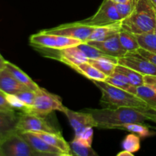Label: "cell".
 I'll return each instance as SVG.
<instances>
[{"label":"cell","instance_id":"obj_38","mask_svg":"<svg viewBox=\"0 0 156 156\" xmlns=\"http://www.w3.org/2000/svg\"><path fill=\"white\" fill-rule=\"evenodd\" d=\"M148 120H151V121L154 122L156 123V112H149L148 114Z\"/></svg>","mask_w":156,"mask_h":156},{"label":"cell","instance_id":"obj_13","mask_svg":"<svg viewBox=\"0 0 156 156\" xmlns=\"http://www.w3.org/2000/svg\"><path fill=\"white\" fill-rule=\"evenodd\" d=\"M18 133L30 144V146L35 151L41 153L44 156L66 155L62 150L49 144L48 143L43 140L34 133L23 132Z\"/></svg>","mask_w":156,"mask_h":156},{"label":"cell","instance_id":"obj_6","mask_svg":"<svg viewBox=\"0 0 156 156\" xmlns=\"http://www.w3.org/2000/svg\"><path fill=\"white\" fill-rule=\"evenodd\" d=\"M0 146L4 156H44L35 151L18 132L5 139Z\"/></svg>","mask_w":156,"mask_h":156},{"label":"cell","instance_id":"obj_34","mask_svg":"<svg viewBox=\"0 0 156 156\" xmlns=\"http://www.w3.org/2000/svg\"><path fill=\"white\" fill-rule=\"evenodd\" d=\"M134 52H136V53H139L140 56L146 58V59H148V60L150 61L151 62H152L154 65L156 66V53H152V52L149 51V50H145V49L141 48V47H140L138 50H136V51Z\"/></svg>","mask_w":156,"mask_h":156},{"label":"cell","instance_id":"obj_1","mask_svg":"<svg viewBox=\"0 0 156 156\" xmlns=\"http://www.w3.org/2000/svg\"><path fill=\"white\" fill-rule=\"evenodd\" d=\"M98 123V127L105 129H116L120 125L129 123H143L148 120L150 111L136 108L120 107L114 109H88Z\"/></svg>","mask_w":156,"mask_h":156},{"label":"cell","instance_id":"obj_27","mask_svg":"<svg viewBox=\"0 0 156 156\" xmlns=\"http://www.w3.org/2000/svg\"><path fill=\"white\" fill-rule=\"evenodd\" d=\"M116 129L129 131L132 133L137 134L139 136L142 137V138H145V137L149 136L151 135V132L148 129L147 126L140 123H125V124H122L117 126Z\"/></svg>","mask_w":156,"mask_h":156},{"label":"cell","instance_id":"obj_26","mask_svg":"<svg viewBox=\"0 0 156 156\" xmlns=\"http://www.w3.org/2000/svg\"><path fill=\"white\" fill-rule=\"evenodd\" d=\"M136 96L144 101L152 109L156 105V92L148 85H143L136 87Z\"/></svg>","mask_w":156,"mask_h":156},{"label":"cell","instance_id":"obj_29","mask_svg":"<svg viewBox=\"0 0 156 156\" xmlns=\"http://www.w3.org/2000/svg\"><path fill=\"white\" fill-rule=\"evenodd\" d=\"M88 62H89L91 65L95 67L97 69L103 73L107 76H111L115 70V67L117 64L111 62V61L106 60V59H88Z\"/></svg>","mask_w":156,"mask_h":156},{"label":"cell","instance_id":"obj_30","mask_svg":"<svg viewBox=\"0 0 156 156\" xmlns=\"http://www.w3.org/2000/svg\"><path fill=\"white\" fill-rule=\"evenodd\" d=\"M122 147L124 150L128 151L133 154L138 152L141 147L140 136L135 133L127 135L122 143Z\"/></svg>","mask_w":156,"mask_h":156},{"label":"cell","instance_id":"obj_21","mask_svg":"<svg viewBox=\"0 0 156 156\" xmlns=\"http://www.w3.org/2000/svg\"><path fill=\"white\" fill-rule=\"evenodd\" d=\"M72 69L91 81H105L108 77L106 75L99 71L88 62H82L79 65L73 66Z\"/></svg>","mask_w":156,"mask_h":156},{"label":"cell","instance_id":"obj_3","mask_svg":"<svg viewBox=\"0 0 156 156\" xmlns=\"http://www.w3.org/2000/svg\"><path fill=\"white\" fill-rule=\"evenodd\" d=\"M93 83L100 89L101 92V101L116 108H136L144 111H152L149 105L136 95L121 88L110 85L105 81L93 80Z\"/></svg>","mask_w":156,"mask_h":156},{"label":"cell","instance_id":"obj_20","mask_svg":"<svg viewBox=\"0 0 156 156\" xmlns=\"http://www.w3.org/2000/svg\"><path fill=\"white\" fill-rule=\"evenodd\" d=\"M5 68L12 73V76L18 82H20L21 84L25 85L29 89L32 90V91H37V90L40 88V87L24 71H22L19 67H18L15 64L7 61L5 64Z\"/></svg>","mask_w":156,"mask_h":156},{"label":"cell","instance_id":"obj_14","mask_svg":"<svg viewBox=\"0 0 156 156\" xmlns=\"http://www.w3.org/2000/svg\"><path fill=\"white\" fill-rule=\"evenodd\" d=\"M85 43L91 46H94L96 48L101 50L105 54L113 56V57H116L117 59L125 56L127 53V52L124 50L123 46L120 44L118 34L109 39L105 40V41H88Z\"/></svg>","mask_w":156,"mask_h":156},{"label":"cell","instance_id":"obj_16","mask_svg":"<svg viewBox=\"0 0 156 156\" xmlns=\"http://www.w3.org/2000/svg\"><path fill=\"white\" fill-rule=\"evenodd\" d=\"M29 89L18 82L6 68L0 72V90L8 94H16L20 91Z\"/></svg>","mask_w":156,"mask_h":156},{"label":"cell","instance_id":"obj_43","mask_svg":"<svg viewBox=\"0 0 156 156\" xmlns=\"http://www.w3.org/2000/svg\"><path fill=\"white\" fill-rule=\"evenodd\" d=\"M0 156H4V154H3L2 150L1 149V146H0Z\"/></svg>","mask_w":156,"mask_h":156},{"label":"cell","instance_id":"obj_11","mask_svg":"<svg viewBox=\"0 0 156 156\" xmlns=\"http://www.w3.org/2000/svg\"><path fill=\"white\" fill-rule=\"evenodd\" d=\"M69 121L70 125L74 129L75 137H78L86 127H98V123L95 121L91 113L77 112L72 111L65 107L62 111Z\"/></svg>","mask_w":156,"mask_h":156},{"label":"cell","instance_id":"obj_12","mask_svg":"<svg viewBox=\"0 0 156 156\" xmlns=\"http://www.w3.org/2000/svg\"><path fill=\"white\" fill-rule=\"evenodd\" d=\"M51 50H53V53H51V51L49 50L50 53L48 56L50 57L57 59L71 68L82 62H88V59L87 56L84 54L80 49L78 48L77 46L62 49V50H53V49Z\"/></svg>","mask_w":156,"mask_h":156},{"label":"cell","instance_id":"obj_23","mask_svg":"<svg viewBox=\"0 0 156 156\" xmlns=\"http://www.w3.org/2000/svg\"><path fill=\"white\" fill-rule=\"evenodd\" d=\"M72 154L77 156H96L98 154L93 150L91 145L79 137H75L69 143Z\"/></svg>","mask_w":156,"mask_h":156},{"label":"cell","instance_id":"obj_31","mask_svg":"<svg viewBox=\"0 0 156 156\" xmlns=\"http://www.w3.org/2000/svg\"><path fill=\"white\" fill-rule=\"evenodd\" d=\"M15 95L25 105L26 110L24 112H26L33 105L35 97H36V91L27 89L25 91H20V92L17 93Z\"/></svg>","mask_w":156,"mask_h":156},{"label":"cell","instance_id":"obj_19","mask_svg":"<svg viewBox=\"0 0 156 156\" xmlns=\"http://www.w3.org/2000/svg\"><path fill=\"white\" fill-rule=\"evenodd\" d=\"M105 82L113 86L121 88L131 94L136 95V86L132 85L128 78L122 73L114 71L111 76L107 77Z\"/></svg>","mask_w":156,"mask_h":156},{"label":"cell","instance_id":"obj_41","mask_svg":"<svg viewBox=\"0 0 156 156\" xmlns=\"http://www.w3.org/2000/svg\"><path fill=\"white\" fill-rule=\"evenodd\" d=\"M111 1H112L115 4H124V3L129 2L130 0H111Z\"/></svg>","mask_w":156,"mask_h":156},{"label":"cell","instance_id":"obj_40","mask_svg":"<svg viewBox=\"0 0 156 156\" xmlns=\"http://www.w3.org/2000/svg\"><path fill=\"white\" fill-rule=\"evenodd\" d=\"M117 156H133V154L123 149L122 152H119V153L117 154Z\"/></svg>","mask_w":156,"mask_h":156},{"label":"cell","instance_id":"obj_18","mask_svg":"<svg viewBox=\"0 0 156 156\" xmlns=\"http://www.w3.org/2000/svg\"><path fill=\"white\" fill-rule=\"evenodd\" d=\"M37 136L44 140L45 142L48 143L49 144L55 146L57 149L62 150L66 155H72L71 149L70 146L65 140L60 133H48V132H37L34 133Z\"/></svg>","mask_w":156,"mask_h":156},{"label":"cell","instance_id":"obj_17","mask_svg":"<svg viewBox=\"0 0 156 156\" xmlns=\"http://www.w3.org/2000/svg\"><path fill=\"white\" fill-rule=\"evenodd\" d=\"M120 28H121V22L115 23V24H109V25L94 27V29L91 32L90 36L88 37L86 42L88 41H102L109 39L118 34Z\"/></svg>","mask_w":156,"mask_h":156},{"label":"cell","instance_id":"obj_44","mask_svg":"<svg viewBox=\"0 0 156 156\" xmlns=\"http://www.w3.org/2000/svg\"><path fill=\"white\" fill-rule=\"evenodd\" d=\"M152 111H155V112H156V105H155V107H154L153 108H152Z\"/></svg>","mask_w":156,"mask_h":156},{"label":"cell","instance_id":"obj_24","mask_svg":"<svg viewBox=\"0 0 156 156\" xmlns=\"http://www.w3.org/2000/svg\"><path fill=\"white\" fill-rule=\"evenodd\" d=\"M118 35L120 44L127 53L136 51L140 47L136 34H134L124 30L121 27L120 31H119Z\"/></svg>","mask_w":156,"mask_h":156},{"label":"cell","instance_id":"obj_42","mask_svg":"<svg viewBox=\"0 0 156 156\" xmlns=\"http://www.w3.org/2000/svg\"><path fill=\"white\" fill-rule=\"evenodd\" d=\"M149 1L152 3V5L155 6V8L156 9V0H149Z\"/></svg>","mask_w":156,"mask_h":156},{"label":"cell","instance_id":"obj_4","mask_svg":"<svg viewBox=\"0 0 156 156\" xmlns=\"http://www.w3.org/2000/svg\"><path fill=\"white\" fill-rule=\"evenodd\" d=\"M65 106H63L62 100L59 96L40 87L39 89L36 91V97L33 105L25 113L46 117L54 111L62 112Z\"/></svg>","mask_w":156,"mask_h":156},{"label":"cell","instance_id":"obj_37","mask_svg":"<svg viewBox=\"0 0 156 156\" xmlns=\"http://www.w3.org/2000/svg\"><path fill=\"white\" fill-rule=\"evenodd\" d=\"M145 85H148L156 92V76H144Z\"/></svg>","mask_w":156,"mask_h":156},{"label":"cell","instance_id":"obj_5","mask_svg":"<svg viewBox=\"0 0 156 156\" xmlns=\"http://www.w3.org/2000/svg\"><path fill=\"white\" fill-rule=\"evenodd\" d=\"M30 44L37 48L62 50L71 47H76L82 44V41L76 38L62 35L44 33L41 31L30 37Z\"/></svg>","mask_w":156,"mask_h":156},{"label":"cell","instance_id":"obj_28","mask_svg":"<svg viewBox=\"0 0 156 156\" xmlns=\"http://www.w3.org/2000/svg\"><path fill=\"white\" fill-rule=\"evenodd\" d=\"M141 48L156 53V34L155 33L136 34Z\"/></svg>","mask_w":156,"mask_h":156},{"label":"cell","instance_id":"obj_10","mask_svg":"<svg viewBox=\"0 0 156 156\" xmlns=\"http://www.w3.org/2000/svg\"><path fill=\"white\" fill-rule=\"evenodd\" d=\"M117 64L129 67L143 76H156V66L136 52H129L125 56L118 58Z\"/></svg>","mask_w":156,"mask_h":156},{"label":"cell","instance_id":"obj_33","mask_svg":"<svg viewBox=\"0 0 156 156\" xmlns=\"http://www.w3.org/2000/svg\"><path fill=\"white\" fill-rule=\"evenodd\" d=\"M6 98L9 103L14 110H20V111H22V112H24L26 110L25 105L15 94H6Z\"/></svg>","mask_w":156,"mask_h":156},{"label":"cell","instance_id":"obj_45","mask_svg":"<svg viewBox=\"0 0 156 156\" xmlns=\"http://www.w3.org/2000/svg\"><path fill=\"white\" fill-rule=\"evenodd\" d=\"M154 33H155V34H156V26H155V31H154Z\"/></svg>","mask_w":156,"mask_h":156},{"label":"cell","instance_id":"obj_46","mask_svg":"<svg viewBox=\"0 0 156 156\" xmlns=\"http://www.w3.org/2000/svg\"><path fill=\"white\" fill-rule=\"evenodd\" d=\"M0 72H1V69H0Z\"/></svg>","mask_w":156,"mask_h":156},{"label":"cell","instance_id":"obj_32","mask_svg":"<svg viewBox=\"0 0 156 156\" xmlns=\"http://www.w3.org/2000/svg\"><path fill=\"white\" fill-rule=\"evenodd\" d=\"M117 7V12L120 15V18L123 21V19L129 16L133 12L134 6V0H130L128 2L124 3V4H115Z\"/></svg>","mask_w":156,"mask_h":156},{"label":"cell","instance_id":"obj_2","mask_svg":"<svg viewBox=\"0 0 156 156\" xmlns=\"http://www.w3.org/2000/svg\"><path fill=\"white\" fill-rule=\"evenodd\" d=\"M156 9L149 0H134L132 13L121 21V27L134 34L154 33Z\"/></svg>","mask_w":156,"mask_h":156},{"label":"cell","instance_id":"obj_25","mask_svg":"<svg viewBox=\"0 0 156 156\" xmlns=\"http://www.w3.org/2000/svg\"><path fill=\"white\" fill-rule=\"evenodd\" d=\"M114 71L118 72V73H120L124 75V76H126L129 80L130 83L132 85H135V86L138 87L140 86V85H145L144 76L142 75L141 73L129 68V67L117 64Z\"/></svg>","mask_w":156,"mask_h":156},{"label":"cell","instance_id":"obj_36","mask_svg":"<svg viewBox=\"0 0 156 156\" xmlns=\"http://www.w3.org/2000/svg\"><path fill=\"white\" fill-rule=\"evenodd\" d=\"M0 111H15L6 98V94L0 90Z\"/></svg>","mask_w":156,"mask_h":156},{"label":"cell","instance_id":"obj_39","mask_svg":"<svg viewBox=\"0 0 156 156\" xmlns=\"http://www.w3.org/2000/svg\"><path fill=\"white\" fill-rule=\"evenodd\" d=\"M6 62H7V60H5V59L3 58V56L0 54V69L2 70L3 69L5 68Z\"/></svg>","mask_w":156,"mask_h":156},{"label":"cell","instance_id":"obj_9","mask_svg":"<svg viewBox=\"0 0 156 156\" xmlns=\"http://www.w3.org/2000/svg\"><path fill=\"white\" fill-rule=\"evenodd\" d=\"M94 29V26L87 25V24H82L80 21H77V22L61 24L57 27L45 29L41 31L44 33L62 35V36L76 38V39L80 40L82 42H86L88 37L90 36Z\"/></svg>","mask_w":156,"mask_h":156},{"label":"cell","instance_id":"obj_7","mask_svg":"<svg viewBox=\"0 0 156 156\" xmlns=\"http://www.w3.org/2000/svg\"><path fill=\"white\" fill-rule=\"evenodd\" d=\"M121 21L115 3L111 0H104L94 15L87 19L80 21V22L87 25L98 27L121 22Z\"/></svg>","mask_w":156,"mask_h":156},{"label":"cell","instance_id":"obj_35","mask_svg":"<svg viewBox=\"0 0 156 156\" xmlns=\"http://www.w3.org/2000/svg\"><path fill=\"white\" fill-rule=\"evenodd\" d=\"M93 127L91 126H88L86 127L83 131L82 132V133L78 137L82 139L83 140H85V142L88 143L89 145L91 146V143H92V139H93Z\"/></svg>","mask_w":156,"mask_h":156},{"label":"cell","instance_id":"obj_22","mask_svg":"<svg viewBox=\"0 0 156 156\" xmlns=\"http://www.w3.org/2000/svg\"><path fill=\"white\" fill-rule=\"evenodd\" d=\"M78 48L80 49L84 54L87 56L88 59H106V60L111 61L114 63H118V59L116 57L108 56V55L104 53L101 50L96 48L94 46H91L87 43H82L79 45L77 46Z\"/></svg>","mask_w":156,"mask_h":156},{"label":"cell","instance_id":"obj_8","mask_svg":"<svg viewBox=\"0 0 156 156\" xmlns=\"http://www.w3.org/2000/svg\"><path fill=\"white\" fill-rule=\"evenodd\" d=\"M17 132H48L58 133L59 131L47 121L44 117L35 115L30 113L22 112L18 114L16 126Z\"/></svg>","mask_w":156,"mask_h":156},{"label":"cell","instance_id":"obj_15","mask_svg":"<svg viewBox=\"0 0 156 156\" xmlns=\"http://www.w3.org/2000/svg\"><path fill=\"white\" fill-rule=\"evenodd\" d=\"M18 120V115L15 111H0V143L17 132Z\"/></svg>","mask_w":156,"mask_h":156}]
</instances>
